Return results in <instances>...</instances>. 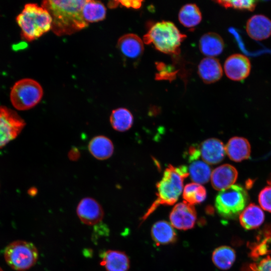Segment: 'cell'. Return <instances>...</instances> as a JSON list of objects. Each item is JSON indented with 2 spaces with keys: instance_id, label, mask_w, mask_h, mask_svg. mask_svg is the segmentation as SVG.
<instances>
[{
  "instance_id": "cell-8",
  "label": "cell",
  "mask_w": 271,
  "mask_h": 271,
  "mask_svg": "<svg viewBox=\"0 0 271 271\" xmlns=\"http://www.w3.org/2000/svg\"><path fill=\"white\" fill-rule=\"evenodd\" d=\"M26 124L22 118L13 110L0 106V148L15 139Z\"/></svg>"
},
{
  "instance_id": "cell-18",
  "label": "cell",
  "mask_w": 271,
  "mask_h": 271,
  "mask_svg": "<svg viewBox=\"0 0 271 271\" xmlns=\"http://www.w3.org/2000/svg\"><path fill=\"white\" fill-rule=\"evenodd\" d=\"M225 152L230 159L239 162L249 158L250 145L245 138L234 137L228 141L225 147Z\"/></svg>"
},
{
  "instance_id": "cell-17",
  "label": "cell",
  "mask_w": 271,
  "mask_h": 271,
  "mask_svg": "<svg viewBox=\"0 0 271 271\" xmlns=\"http://www.w3.org/2000/svg\"><path fill=\"white\" fill-rule=\"evenodd\" d=\"M198 73L204 83L210 84L220 80L223 71L217 59L207 57L200 61L198 67Z\"/></svg>"
},
{
  "instance_id": "cell-3",
  "label": "cell",
  "mask_w": 271,
  "mask_h": 271,
  "mask_svg": "<svg viewBox=\"0 0 271 271\" xmlns=\"http://www.w3.org/2000/svg\"><path fill=\"white\" fill-rule=\"evenodd\" d=\"M21 29L22 38L31 42L51 30L52 19L49 12L37 4L25 5L22 12L16 18Z\"/></svg>"
},
{
  "instance_id": "cell-36",
  "label": "cell",
  "mask_w": 271,
  "mask_h": 271,
  "mask_svg": "<svg viewBox=\"0 0 271 271\" xmlns=\"http://www.w3.org/2000/svg\"><path fill=\"white\" fill-rule=\"evenodd\" d=\"M268 183L271 185V178H270V179L268 181Z\"/></svg>"
},
{
  "instance_id": "cell-9",
  "label": "cell",
  "mask_w": 271,
  "mask_h": 271,
  "mask_svg": "<svg viewBox=\"0 0 271 271\" xmlns=\"http://www.w3.org/2000/svg\"><path fill=\"white\" fill-rule=\"evenodd\" d=\"M169 218L173 227L186 230L194 226L197 213L193 205L184 201L174 207L170 212Z\"/></svg>"
},
{
  "instance_id": "cell-29",
  "label": "cell",
  "mask_w": 271,
  "mask_h": 271,
  "mask_svg": "<svg viewBox=\"0 0 271 271\" xmlns=\"http://www.w3.org/2000/svg\"><path fill=\"white\" fill-rule=\"evenodd\" d=\"M216 2L226 9L233 8L241 11H252L256 7L257 1L253 0L217 1Z\"/></svg>"
},
{
  "instance_id": "cell-4",
  "label": "cell",
  "mask_w": 271,
  "mask_h": 271,
  "mask_svg": "<svg viewBox=\"0 0 271 271\" xmlns=\"http://www.w3.org/2000/svg\"><path fill=\"white\" fill-rule=\"evenodd\" d=\"M186 36L180 33L176 26L169 21L155 23L144 35L146 44H152L158 51L170 55H178L180 46Z\"/></svg>"
},
{
  "instance_id": "cell-27",
  "label": "cell",
  "mask_w": 271,
  "mask_h": 271,
  "mask_svg": "<svg viewBox=\"0 0 271 271\" xmlns=\"http://www.w3.org/2000/svg\"><path fill=\"white\" fill-rule=\"evenodd\" d=\"M211 170L208 164L204 161L195 160L191 162L189 168V174L194 183H207L211 175Z\"/></svg>"
},
{
  "instance_id": "cell-11",
  "label": "cell",
  "mask_w": 271,
  "mask_h": 271,
  "mask_svg": "<svg viewBox=\"0 0 271 271\" xmlns=\"http://www.w3.org/2000/svg\"><path fill=\"white\" fill-rule=\"evenodd\" d=\"M224 69L226 75L233 81H241L247 78L250 72L249 59L241 54H234L225 60Z\"/></svg>"
},
{
  "instance_id": "cell-28",
  "label": "cell",
  "mask_w": 271,
  "mask_h": 271,
  "mask_svg": "<svg viewBox=\"0 0 271 271\" xmlns=\"http://www.w3.org/2000/svg\"><path fill=\"white\" fill-rule=\"evenodd\" d=\"M206 196L205 188L202 185L196 183L187 184L184 187L183 193L184 201L191 205L202 202L206 199Z\"/></svg>"
},
{
  "instance_id": "cell-32",
  "label": "cell",
  "mask_w": 271,
  "mask_h": 271,
  "mask_svg": "<svg viewBox=\"0 0 271 271\" xmlns=\"http://www.w3.org/2000/svg\"><path fill=\"white\" fill-rule=\"evenodd\" d=\"M252 271H271V257L268 256L258 263L251 264Z\"/></svg>"
},
{
  "instance_id": "cell-16",
  "label": "cell",
  "mask_w": 271,
  "mask_h": 271,
  "mask_svg": "<svg viewBox=\"0 0 271 271\" xmlns=\"http://www.w3.org/2000/svg\"><path fill=\"white\" fill-rule=\"evenodd\" d=\"M100 257V265L106 271H128L129 268V259L123 251L107 250L102 252Z\"/></svg>"
},
{
  "instance_id": "cell-5",
  "label": "cell",
  "mask_w": 271,
  "mask_h": 271,
  "mask_svg": "<svg viewBox=\"0 0 271 271\" xmlns=\"http://www.w3.org/2000/svg\"><path fill=\"white\" fill-rule=\"evenodd\" d=\"M248 195L241 185H233L220 191L215 198V206L217 212L227 218H234L245 208Z\"/></svg>"
},
{
  "instance_id": "cell-15",
  "label": "cell",
  "mask_w": 271,
  "mask_h": 271,
  "mask_svg": "<svg viewBox=\"0 0 271 271\" xmlns=\"http://www.w3.org/2000/svg\"><path fill=\"white\" fill-rule=\"evenodd\" d=\"M117 47L123 56L130 59L140 58L144 50L142 39L132 33L126 34L120 37L117 41Z\"/></svg>"
},
{
  "instance_id": "cell-26",
  "label": "cell",
  "mask_w": 271,
  "mask_h": 271,
  "mask_svg": "<svg viewBox=\"0 0 271 271\" xmlns=\"http://www.w3.org/2000/svg\"><path fill=\"white\" fill-rule=\"evenodd\" d=\"M178 18L184 26L192 28L198 25L202 20V15L199 8L193 4H188L180 9Z\"/></svg>"
},
{
  "instance_id": "cell-23",
  "label": "cell",
  "mask_w": 271,
  "mask_h": 271,
  "mask_svg": "<svg viewBox=\"0 0 271 271\" xmlns=\"http://www.w3.org/2000/svg\"><path fill=\"white\" fill-rule=\"evenodd\" d=\"M82 13L84 20L89 24L103 20L106 17V10L104 5L99 1L86 0Z\"/></svg>"
},
{
  "instance_id": "cell-13",
  "label": "cell",
  "mask_w": 271,
  "mask_h": 271,
  "mask_svg": "<svg viewBox=\"0 0 271 271\" xmlns=\"http://www.w3.org/2000/svg\"><path fill=\"white\" fill-rule=\"evenodd\" d=\"M199 148L202 159L208 164L214 165L220 163L224 159L226 153L225 147L223 143L215 138L204 141Z\"/></svg>"
},
{
  "instance_id": "cell-35",
  "label": "cell",
  "mask_w": 271,
  "mask_h": 271,
  "mask_svg": "<svg viewBox=\"0 0 271 271\" xmlns=\"http://www.w3.org/2000/svg\"><path fill=\"white\" fill-rule=\"evenodd\" d=\"M118 4L119 2L118 1H111L108 3V6L110 8H115L117 7Z\"/></svg>"
},
{
  "instance_id": "cell-1",
  "label": "cell",
  "mask_w": 271,
  "mask_h": 271,
  "mask_svg": "<svg viewBox=\"0 0 271 271\" xmlns=\"http://www.w3.org/2000/svg\"><path fill=\"white\" fill-rule=\"evenodd\" d=\"M86 1H52L42 2L41 6L52 19L51 30L58 36L70 35L88 26L82 10Z\"/></svg>"
},
{
  "instance_id": "cell-30",
  "label": "cell",
  "mask_w": 271,
  "mask_h": 271,
  "mask_svg": "<svg viewBox=\"0 0 271 271\" xmlns=\"http://www.w3.org/2000/svg\"><path fill=\"white\" fill-rule=\"evenodd\" d=\"M158 73L156 74V80L172 81L175 79L178 72L172 66L168 65L163 62L156 63Z\"/></svg>"
},
{
  "instance_id": "cell-19",
  "label": "cell",
  "mask_w": 271,
  "mask_h": 271,
  "mask_svg": "<svg viewBox=\"0 0 271 271\" xmlns=\"http://www.w3.org/2000/svg\"><path fill=\"white\" fill-rule=\"evenodd\" d=\"M151 236L156 244L166 245L176 241L177 235L173 226L168 222H156L152 227Z\"/></svg>"
},
{
  "instance_id": "cell-33",
  "label": "cell",
  "mask_w": 271,
  "mask_h": 271,
  "mask_svg": "<svg viewBox=\"0 0 271 271\" xmlns=\"http://www.w3.org/2000/svg\"><path fill=\"white\" fill-rule=\"evenodd\" d=\"M119 3L122 6L129 8H132L133 9H139L142 3V1L136 0V1H119Z\"/></svg>"
},
{
  "instance_id": "cell-34",
  "label": "cell",
  "mask_w": 271,
  "mask_h": 271,
  "mask_svg": "<svg viewBox=\"0 0 271 271\" xmlns=\"http://www.w3.org/2000/svg\"><path fill=\"white\" fill-rule=\"evenodd\" d=\"M80 156V153L76 148L72 149L68 154V157L71 160H77Z\"/></svg>"
},
{
  "instance_id": "cell-14",
  "label": "cell",
  "mask_w": 271,
  "mask_h": 271,
  "mask_svg": "<svg viewBox=\"0 0 271 271\" xmlns=\"http://www.w3.org/2000/svg\"><path fill=\"white\" fill-rule=\"evenodd\" d=\"M246 31L253 40H265L271 35V20L262 15H254L248 20Z\"/></svg>"
},
{
  "instance_id": "cell-22",
  "label": "cell",
  "mask_w": 271,
  "mask_h": 271,
  "mask_svg": "<svg viewBox=\"0 0 271 271\" xmlns=\"http://www.w3.org/2000/svg\"><path fill=\"white\" fill-rule=\"evenodd\" d=\"M264 220L262 209L254 204H250L239 215V221L242 226L246 229H253L260 226Z\"/></svg>"
},
{
  "instance_id": "cell-37",
  "label": "cell",
  "mask_w": 271,
  "mask_h": 271,
  "mask_svg": "<svg viewBox=\"0 0 271 271\" xmlns=\"http://www.w3.org/2000/svg\"><path fill=\"white\" fill-rule=\"evenodd\" d=\"M0 271H4L3 269L0 267Z\"/></svg>"
},
{
  "instance_id": "cell-10",
  "label": "cell",
  "mask_w": 271,
  "mask_h": 271,
  "mask_svg": "<svg viewBox=\"0 0 271 271\" xmlns=\"http://www.w3.org/2000/svg\"><path fill=\"white\" fill-rule=\"evenodd\" d=\"M76 213L80 220L87 225H94L103 218L104 211L101 205L91 197H85L79 202Z\"/></svg>"
},
{
  "instance_id": "cell-7",
  "label": "cell",
  "mask_w": 271,
  "mask_h": 271,
  "mask_svg": "<svg viewBox=\"0 0 271 271\" xmlns=\"http://www.w3.org/2000/svg\"><path fill=\"white\" fill-rule=\"evenodd\" d=\"M43 95V90L39 82L31 78H24L13 85L10 92V99L15 108L25 110L35 106Z\"/></svg>"
},
{
  "instance_id": "cell-12",
  "label": "cell",
  "mask_w": 271,
  "mask_h": 271,
  "mask_svg": "<svg viewBox=\"0 0 271 271\" xmlns=\"http://www.w3.org/2000/svg\"><path fill=\"white\" fill-rule=\"evenodd\" d=\"M238 172L229 164H224L215 169L211 173V181L213 188L223 190L233 185L237 180Z\"/></svg>"
},
{
  "instance_id": "cell-24",
  "label": "cell",
  "mask_w": 271,
  "mask_h": 271,
  "mask_svg": "<svg viewBox=\"0 0 271 271\" xmlns=\"http://www.w3.org/2000/svg\"><path fill=\"white\" fill-rule=\"evenodd\" d=\"M109 120L113 129L118 131L123 132L131 127L133 117L127 109L118 108L112 111Z\"/></svg>"
},
{
  "instance_id": "cell-21",
  "label": "cell",
  "mask_w": 271,
  "mask_h": 271,
  "mask_svg": "<svg viewBox=\"0 0 271 271\" xmlns=\"http://www.w3.org/2000/svg\"><path fill=\"white\" fill-rule=\"evenodd\" d=\"M90 154L96 159L104 160L109 158L113 153L112 141L107 137L97 136L93 137L88 144Z\"/></svg>"
},
{
  "instance_id": "cell-25",
  "label": "cell",
  "mask_w": 271,
  "mask_h": 271,
  "mask_svg": "<svg viewBox=\"0 0 271 271\" xmlns=\"http://www.w3.org/2000/svg\"><path fill=\"white\" fill-rule=\"evenodd\" d=\"M236 258L235 252L228 246H221L213 252L212 260L216 266L221 269L230 268Z\"/></svg>"
},
{
  "instance_id": "cell-20",
  "label": "cell",
  "mask_w": 271,
  "mask_h": 271,
  "mask_svg": "<svg viewBox=\"0 0 271 271\" xmlns=\"http://www.w3.org/2000/svg\"><path fill=\"white\" fill-rule=\"evenodd\" d=\"M199 47L203 54L208 57H214L222 52L224 43L220 35L215 33L209 32L201 37Z\"/></svg>"
},
{
  "instance_id": "cell-2",
  "label": "cell",
  "mask_w": 271,
  "mask_h": 271,
  "mask_svg": "<svg viewBox=\"0 0 271 271\" xmlns=\"http://www.w3.org/2000/svg\"><path fill=\"white\" fill-rule=\"evenodd\" d=\"M189 175L185 166L168 165L162 179L156 185L157 198L143 217V220L146 219L159 205L175 204L182 193L184 180Z\"/></svg>"
},
{
  "instance_id": "cell-6",
  "label": "cell",
  "mask_w": 271,
  "mask_h": 271,
  "mask_svg": "<svg viewBox=\"0 0 271 271\" xmlns=\"http://www.w3.org/2000/svg\"><path fill=\"white\" fill-rule=\"evenodd\" d=\"M4 255L6 262L12 268L17 271H25L36 263L39 253L33 243L16 240L6 246Z\"/></svg>"
},
{
  "instance_id": "cell-31",
  "label": "cell",
  "mask_w": 271,
  "mask_h": 271,
  "mask_svg": "<svg viewBox=\"0 0 271 271\" xmlns=\"http://www.w3.org/2000/svg\"><path fill=\"white\" fill-rule=\"evenodd\" d=\"M258 202L263 209L271 212V185L261 190L258 195Z\"/></svg>"
}]
</instances>
